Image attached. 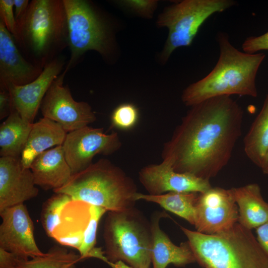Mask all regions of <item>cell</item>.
<instances>
[{
	"label": "cell",
	"instance_id": "obj_1",
	"mask_svg": "<svg viewBox=\"0 0 268 268\" xmlns=\"http://www.w3.org/2000/svg\"><path fill=\"white\" fill-rule=\"evenodd\" d=\"M166 142L162 159L174 170L210 180L227 164L242 134L244 111L230 96L190 107Z\"/></svg>",
	"mask_w": 268,
	"mask_h": 268
},
{
	"label": "cell",
	"instance_id": "obj_2",
	"mask_svg": "<svg viewBox=\"0 0 268 268\" xmlns=\"http://www.w3.org/2000/svg\"><path fill=\"white\" fill-rule=\"evenodd\" d=\"M216 39L220 51L218 60L208 74L183 90L181 99L187 106L215 97L258 96L256 78L265 54L240 51L224 32H219Z\"/></svg>",
	"mask_w": 268,
	"mask_h": 268
},
{
	"label": "cell",
	"instance_id": "obj_3",
	"mask_svg": "<svg viewBox=\"0 0 268 268\" xmlns=\"http://www.w3.org/2000/svg\"><path fill=\"white\" fill-rule=\"evenodd\" d=\"M15 42L26 59L43 68L68 46L63 0H33L17 23Z\"/></svg>",
	"mask_w": 268,
	"mask_h": 268
},
{
	"label": "cell",
	"instance_id": "obj_4",
	"mask_svg": "<svg viewBox=\"0 0 268 268\" xmlns=\"http://www.w3.org/2000/svg\"><path fill=\"white\" fill-rule=\"evenodd\" d=\"M196 262L203 268H268V257L251 230L239 223L213 235L181 226Z\"/></svg>",
	"mask_w": 268,
	"mask_h": 268
},
{
	"label": "cell",
	"instance_id": "obj_5",
	"mask_svg": "<svg viewBox=\"0 0 268 268\" xmlns=\"http://www.w3.org/2000/svg\"><path fill=\"white\" fill-rule=\"evenodd\" d=\"M53 191L109 211L134 207V196L137 192L134 181L121 168L104 158L72 174L64 186Z\"/></svg>",
	"mask_w": 268,
	"mask_h": 268
},
{
	"label": "cell",
	"instance_id": "obj_6",
	"mask_svg": "<svg viewBox=\"0 0 268 268\" xmlns=\"http://www.w3.org/2000/svg\"><path fill=\"white\" fill-rule=\"evenodd\" d=\"M103 238L107 263L122 261L133 268H150L152 247L150 222L134 206L109 211Z\"/></svg>",
	"mask_w": 268,
	"mask_h": 268
},
{
	"label": "cell",
	"instance_id": "obj_7",
	"mask_svg": "<svg viewBox=\"0 0 268 268\" xmlns=\"http://www.w3.org/2000/svg\"><path fill=\"white\" fill-rule=\"evenodd\" d=\"M232 0H184L165 8L156 21L168 35L160 59L166 63L177 48L190 46L203 23L212 15L236 4Z\"/></svg>",
	"mask_w": 268,
	"mask_h": 268
},
{
	"label": "cell",
	"instance_id": "obj_8",
	"mask_svg": "<svg viewBox=\"0 0 268 268\" xmlns=\"http://www.w3.org/2000/svg\"><path fill=\"white\" fill-rule=\"evenodd\" d=\"M68 29L70 59L65 70L73 67L82 55L93 50L107 58L111 50L108 27L91 4L85 0H63Z\"/></svg>",
	"mask_w": 268,
	"mask_h": 268
},
{
	"label": "cell",
	"instance_id": "obj_9",
	"mask_svg": "<svg viewBox=\"0 0 268 268\" xmlns=\"http://www.w3.org/2000/svg\"><path fill=\"white\" fill-rule=\"evenodd\" d=\"M65 69L53 82L41 104L44 118L60 125L69 133L94 122L96 117L90 105L74 100L67 87L64 85Z\"/></svg>",
	"mask_w": 268,
	"mask_h": 268
},
{
	"label": "cell",
	"instance_id": "obj_10",
	"mask_svg": "<svg viewBox=\"0 0 268 268\" xmlns=\"http://www.w3.org/2000/svg\"><path fill=\"white\" fill-rule=\"evenodd\" d=\"M63 147L72 174L91 165L97 154L111 155L118 150L122 142L118 133L107 134L103 128L88 126L67 133Z\"/></svg>",
	"mask_w": 268,
	"mask_h": 268
},
{
	"label": "cell",
	"instance_id": "obj_11",
	"mask_svg": "<svg viewBox=\"0 0 268 268\" xmlns=\"http://www.w3.org/2000/svg\"><path fill=\"white\" fill-rule=\"evenodd\" d=\"M238 218V206L230 189L211 187L199 193L194 225L197 231L217 234L230 228Z\"/></svg>",
	"mask_w": 268,
	"mask_h": 268
},
{
	"label": "cell",
	"instance_id": "obj_12",
	"mask_svg": "<svg viewBox=\"0 0 268 268\" xmlns=\"http://www.w3.org/2000/svg\"><path fill=\"white\" fill-rule=\"evenodd\" d=\"M0 249L25 260L44 255L34 237V225L24 203L0 211Z\"/></svg>",
	"mask_w": 268,
	"mask_h": 268
},
{
	"label": "cell",
	"instance_id": "obj_13",
	"mask_svg": "<svg viewBox=\"0 0 268 268\" xmlns=\"http://www.w3.org/2000/svg\"><path fill=\"white\" fill-rule=\"evenodd\" d=\"M138 177L140 183L151 195L167 192L201 193L212 187L208 180L175 171L166 159L159 164L144 166L139 171Z\"/></svg>",
	"mask_w": 268,
	"mask_h": 268
},
{
	"label": "cell",
	"instance_id": "obj_14",
	"mask_svg": "<svg viewBox=\"0 0 268 268\" xmlns=\"http://www.w3.org/2000/svg\"><path fill=\"white\" fill-rule=\"evenodd\" d=\"M65 62L59 57L47 64L34 81L24 85H9L12 107L25 121L33 124L42 101L54 80L62 73Z\"/></svg>",
	"mask_w": 268,
	"mask_h": 268
},
{
	"label": "cell",
	"instance_id": "obj_15",
	"mask_svg": "<svg viewBox=\"0 0 268 268\" xmlns=\"http://www.w3.org/2000/svg\"><path fill=\"white\" fill-rule=\"evenodd\" d=\"M39 190L30 168L21 157L0 158V211L37 196Z\"/></svg>",
	"mask_w": 268,
	"mask_h": 268
},
{
	"label": "cell",
	"instance_id": "obj_16",
	"mask_svg": "<svg viewBox=\"0 0 268 268\" xmlns=\"http://www.w3.org/2000/svg\"><path fill=\"white\" fill-rule=\"evenodd\" d=\"M12 34L0 19V88L9 85H24L34 81L43 67L24 58L18 50Z\"/></svg>",
	"mask_w": 268,
	"mask_h": 268
},
{
	"label": "cell",
	"instance_id": "obj_17",
	"mask_svg": "<svg viewBox=\"0 0 268 268\" xmlns=\"http://www.w3.org/2000/svg\"><path fill=\"white\" fill-rule=\"evenodd\" d=\"M30 169L36 185L46 191H54L62 187L72 175L62 145L38 155L33 161Z\"/></svg>",
	"mask_w": 268,
	"mask_h": 268
},
{
	"label": "cell",
	"instance_id": "obj_18",
	"mask_svg": "<svg viewBox=\"0 0 268 268\" xmlns=\"http://www.w3.org/2000/svg\"><path fill=\"white\" fill-rule=\"evenodd\" d=\"M163 215L162 212L157 211L153 214L151 219L153 268H166L171 264L176 267H182L196 262L188 241L177 246L160 228L159 221Z\"/></svg>",
	"mask_w": 268,
	"mask_h": 268
},
{
	"label": "cell",
	"instance_id": "obj_19",
	"mask_svg": "<svg viewBox=\"0 0 268 268\" xmlns=\"http://www.w3.org/2000/svg\"><path fill=\"white\" fill-rule=\"evenodd\" d=\"M90 207V204L81 201H69L62 211L60 224L52 238L62 245L78 250L89 222Z\"/></svg>",
	"mask_w": 268,
	"mask_h": 268
},
{
	"label": "cell",
	"instance_id": "obj_20",
	"mask_svg": "<svg viewBox=\"0 0 268 268\" xmlns=\"http://www.w3.org/2000/svg\"><path fill=\"white\" fill-rule=\"evenodd\" d=\"M67 134L60 125L48 118L34 123L21 155L23 166L30 168L38 155L53 146L63 145Z\"/></svg>",
	"mask_w": 268,
	"mask_h": 268
},
{
	"label": "cell",
	"instance_id": "obj_21",
	"mask_svg": "<svg viewBox=\"0 0 268 268\" xmlns=\"http://www.w3.org/2000/svg\"><path fill=\"white\" fill-rule=\"evenodd\" d=\"M238 209V223L252 230L268 220V202L262 195L256 183L231 188Z\"/></svg>",
	"mask_w": 268,
	"mask_h": 268
},
{
	"label": "cell",
	"instance_id": "obj_22",
	"mask_svg": "<svg viewBox=\"0 0 268 268\" xmlns=\"http://www.w3.org/2000/svg\"><path fill=\"white\" fill-rule=\"evenodd\" d=\"M33 124L24 121L12 109L0 126V157H21Z\"/></svg>",
	"mask_w": 268,
	"mask_h": 268
},
{
	"label": "cell",
	"instance_id": "obj_23",
	"mask_svg": "<svg viewBox=\"0 0 268 268\" xmlns=\"http://www.w3.org/2000/svg\"><path fill=\"white\" fill-rule=\"evenodd\" d=\"M244 149L251 162L260 168L268 151V93L244 137Z\"/></svg>",
	"mask_w": 268,
	"mask_h": 268
},
{
	"label": "cell",
	"instance_id": "obj_24",
	"mask_svg": "<svg viewBox=\"0 0 268 268\" xmlns=\"http://www.w3.org/2000/svg\"><path fill=\"white\" fill-rule=\"evenodd\" d=\"M199 193L168 192L159 195L144 194L137 192L134 196L135 201L142 200L152 202L194 225L196 205Z\"/></svg>",
	"mask_w": 268,
	"mask_h": 268
},
{
	"label": "cell",
	"instance_id": "obj_25",
	"mask_svg": "<svg viewBox=\"0 0 268 268\" xmlns=\"http://www.w3.org/2000/svg\"><path fill=\"white\" fill-rule=\"evenodd\" d=\"M81 260L79 255L55 245L44 255L28 260L21 259L20 268H74Z\"/></svg>",
	"mask_w": 268,
	"mask_h": 268
},
{
	"label": "cell",
	"instance_id": "obj_26",
	"mask_svg": "<svg viewBox=\"0 0 268 268\" xmlns=\"http://www.w3.org/2000/svg\"><path fill=\"white\" fill-rule=\"evenodd\" d=\"M55 194L43 204L41 212V222L46 234L52 237L59 225L62 211L65 205L72 199L63 193Z\"/></svg>",
	"mask_w": 268,
	"mask_h": 268
},
{
	"label": "cell",
	"instance_id": "obj_27",
	"mask_svg": "<svg viewBox=\"0 0 268 268\" xmlns=\"http://www.w3.org/2000/svg\"><path fill=\"white\" fill-rule=\"evenodd\" d=\"M107 210L104 208L90 205V217L85 230L83 242L78 249L81 260L88 258L90 252L95 247L96 234L99 221Z\"/></svg>",
	"mask_w": 268,
	"mask_h": 268
},
{
	"label": "cell",
	"instance_id": "obj_28",
	"mask_svg": "<svg viewBox=\"0 0 268 268\" xmlns=\"http://www.w3.org/2000/svg\"><path fill=\"white\" fill-rule=\"evenodd\" d=\"M137 108L131 103H123L118 106L111 115V126L122 131L133 129L139 120Z\"/></svg>",
	"mask_w": 268,
	"mask_h": 268
},
{
	"label": "cell",
	"instance_id": "obj_29",
	"mask_svg": "<svg viewBox=\"0 0 268 268\" xmlns=\"http://www.w3.org/2000/svg\"><path fill=\"white\" fill-rule=\"evenodd\" d=\"M114 3L139 16L150 18L158 2L156 0H122L114 1Z\"/></svg>",
	"mask_w": 268,
	"mask_h": 268
},
{
	"label": "cell",
	"instance_id": "obj_30",
	"mask_svg": "<svg viewBox=\"0 0 268 268\" xmlns=\"http://www.w3.org/2000/svg\"><path fill=\"white\" fill-rule=\"evenodd\" d=\"M14 0H0V19L13 36L15 41L18 38V27L14 11Z\"/></svg>",
	"mask_w": 268,
	"mask_h": 268
},
{
	"label": "cell",
	"instance_id": "obj_31",
	"mask_svg": "<svg viewBox=\"0 0 268 268\" xmlns=\"http://www.w3.org/2000/svg\"><path fill=\"white\" fill-rule=\"evenodd\" d=\"M243 52L255 54L262 50H268V31L258 36L247 37L242 45Z\"/></svg>",
	"mask_w": 268,
	"mask_h": 268
},
{
	"label": "cell",
	"instance_id": "obj_32",
	"mask_svg": "<svg viewBox=\"0 0 268 268\" xmlns=\"http://www.w3.org/2000/svg\"><path fill=\"white\" fill-rule=\"evenodd\" d=\"M13 109L8 89L0 88V119L7 118Z\"/></svg>",
	"mask_w": 268,
	"mask_h": 268
},
{
	"label": "cell",
	"instance_id": "obj_33",
	"mask_svg": "<svg viewBox=\"0 0 268 268\" xmlns=\"http://www.w3.org/2000/svg\"><path fill=\"white\" fill-rule=\"evenodd\" d=\"M21 259L22 258L0 249V268H20V261Z\"/></svg>",
	"mask_w": 268,
	"mask_h": 268
},
{
	"label": "cell",
	"instance_id": "obj_34",
	"mask_svg": "<svg viewBox=\"0 0 268 268\" xmlns=\"http://www.w3.org/2000/svg\"><path fill=\"white\" fill-rule=\"evenodd\" d=\"M257 240L268 257V220L256 228Z\"/></svg>",
	"mask_w": 268,
	"mask_h": 268
},
{
	"label": "cell",
	"instance_id": "obj_35",
	"mask_svg": "<svg viewBox=\"0 0 268 268\" xmlns=\"http://www.w3.org/2000/svg\"><path fill=\"white\" fill-rule=\"evenodd\" d=\"M29 3L28 0H14V15L17 23L24 15Z\"/></svg>",
	"mask_w": 268,
	"mask_h": 268
},
{
	"label": "cell",
	"instance_id": "obj_36",
	"mask_svg": "<svg viewBox=\"0 0 268 268\" xmlns=\"http://www.w3.org/2000/svg\"><path fill=\"white\" fill-rule=\"evenodd\" d=\"M107 264L111 268H133L122 261H118L114 263L108 262Z\"/></svg>",
	"mask_w": 268,
	"mask_h": 268
},
{
	"label": "cell",
	"instance_id": "obj_37",
	"mask_svg": "<svg viewBox=\"0 0 268 268\" xmlns=\"http://www.w3.org/2000/svg\"><path fill=\"white\" fill-rule=\"evenodd\" d=\"M264 174L268 175V151L260 167Z\"/></svg>",
	"mask_w": 268,
	"mask_h": 268
}]
</instances>
